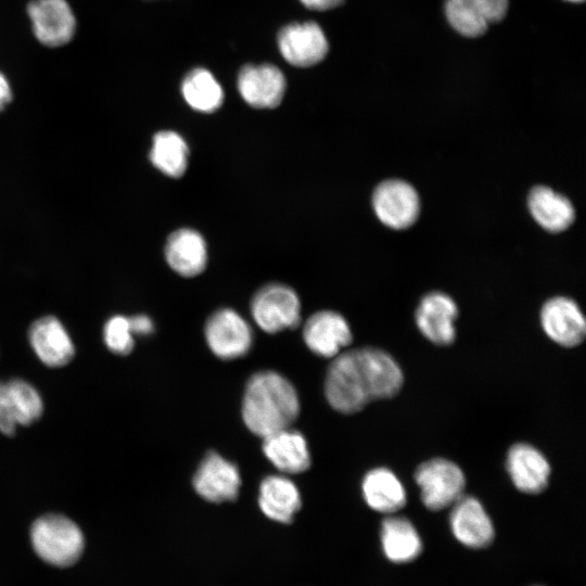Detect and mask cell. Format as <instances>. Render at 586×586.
<instances>
[{"label": "cell", "instance_id": "obj_1", "mask_svg": "<svg viewBox=\"0 0 586 586\" xmlns=\"http://www.w3.org/2000/svg\"><path fill=\"white\" fill-rule=\"evenodd\" d=\"M403 382L402 369L391 355L365 347L334 358L327 372L324 392L333 409L353 413L371 400L393 397Z\"/></svg>", "mask_w": 586, "mask_h": 586}, {"label": "cell", "instance_id": "obj_2", "mask_svg": "<svg viewBox=\"0 0 586 586\" xmlns=\"http://www.w3.org/2000/svg\"><path fill=\"white\" fill-rule=\"evenodd\" d=\"M300 412L296 390L283 375L273 371L253 374L242 403L245 425L263 438L290 425Z\"/></svg>", "mask_w": 586, "mask_h": 586}, {"label": "cell", "instance_id": "obj_3", "mask_svg": "<svg viewBox=\"0 0 586 586\" xmlns=\"http://www.w3.org/2000/svg\"><path fill=\"white\" fill-rule=\"evenodd\" d=\"M31 544L46 562L66 566L73 564L84 549V535L78 525L62 514H44L30 528Z\"/></svg>", "mask_w": 586, "mask_h": 586}, {"label": "cell", "instance_id": "obj_4", "mask_svg": "<svg viewBox=\"0 0 586 586\" xmlns=\"http://www.w3.org/2000/svg\"><path fill=\"white\" fill-rule=\"evenodd\" d=\"M415 481L421 491L422 502L434 511L454 505L462 496L466 485L461 469L444 458L421 463L415 472Z\"/></svg>", "mask_w": 586, "mask_h": 586}, {"label": "cell", "instance_id": "obj_5", "mask_svg": "<svg viewBox=\"0 0 586 586\" xmlns=\"http://www.w3.org/2000/svg\"><path fill=\"white\" fill-rule=\"evenodd\" d=\"M251 313L258 327L268 333L296 328L301 320L297 294L282 283H270L254 295Z\"/></svg>", "mask_w": 586, "mask_h": 586}, {"label": "cell", "instance_id": "obj_6", "mask_svg": "<svg viewBox=\"0 0 586 586\" xmlns=\"http://www.w3.org/2000/svg\"><path fill=\"white\" fill-rule=\"evenodd\" d=\"M372 207L379 220L395 230L412 226L420 214V199L407 181L388 179L373 191Z\"/></svg>", "mask_w": 586, "mask_h": 586}, {"label": "cell", "instance_id": "obj_7", "mask_svg": "<svg viewBox=\"0 0 586 586\" xmlns=\"http://www.w3.org/2000/svg\"><path fill=\"white\" fill-rule=\"evenodd\" d=\"M43 403L38 391L22 379L0 381V432L12 436L18 425L40 419Z\"/></svg>", "mask_w": 586, "mask_h": 586}, {"label": "cell", "instance_id": "obj_8", "mask_svg": "<svg viewBox=\"0 0 586 586\" xmlns=\"http://www.w3.org/2000/svg\"><path fill=\"white\" fill-rule=\"evenodd\" d=\"M204 333L208 347L221 359L242 357L252 346L253 334L250 324L230 308L215 311L207 319Z\"/></svg>", "mask_w": 586, "mask_h": 586}, {"label": "cell", "instance_id": "obj_9", "mask_svg": "<svg viewBox=\"0 0 586 586\" xmlns=\"http://www.w3.org/2000/svg\"><path fill=\"white\" fill-rule=\"evenodd\" d=\"M240 485L238 468L215 451L205 456L193 477L196 493L211 502L234 500Z\"/></svg>", "mask_w": 586, "mask_h": 586}, {"label": "cell", "instance_id": "obj_10", "mask_svg": "<svg viewBox=\"0 0 586 586\" xmlns=\"http://www.w3.org/2000/svg\"><path fill=\"white\" fill-rule=\"evenodd\" d=\"M27 12L41 43L58 47L67 43L74 36L76 21L65 0H31Z\"/></svg>", "mask_w": 586, "mask_h": 586}, {"label": "cell", "instance_id": "obj_11", "mask_svg": "<svg viewBox=\"0 0 586 586\" xmlns=\"http://www.w3.org/2000/svg\"><path fill=\"white\" fill-rule=\"evenodd\" d=\"M278 46L283 58L300 67L317 64L328 52L326 35L314 22L286 25L278 35Z\"/></svg>", "mask_w": 586, "mask_h": 586}, {"label": "cell", "instance_id": "obj_12", "mask_svg": "<svg viewBox=\"0 0 586 586\" xmlns=\"http://www.w3.org/2000/svg\"><path fill=\"white\" fill-rule=\"evenodd\" d=\"M540 322L549 339L564 347L581 344L586 334L582 310L573 300L565 296H555L544 304Z\"/></svg>", "mask_w": 586, "mask_h": 586}, {"label": "cell", "instance_id": "obj_13", "mask_svg": "<svg viewBox=\"0 0 586 586\" xmlns=\"http://www.w3.org/2000/svg\"><path fill=\"white\" fill-rule=\"evenodd\" d=\"M30 346L42 364L64 367L75 356L74 343L62 322L54 316L35 320L28 330Z\"/></svg>", "mask_w": 586, "mask_h": 586}, {"label": "cell", "instance_id": "obj_14", "mask_svg": "<svg viewBox=\"0 0 586 586\" xmlns=\"http://www.w3.org/2000/svg\"><path fill=\"white\" fill-rule=\"evenodd\" d=\"M457 316V305L449 295L432 292L422 297L416 310V323L424 337L445 346L455 341Z\"/></svg>", "mask_w": 586, "mask_h": 586}, {"label": "cell", "instance_id": "obj_15", "mask_svg": "<svg viewBox=\"0 0 586 586\" xmlns=\"http://www.w3.org/2000/svg\"><path fill=\"white\" fill-rule=\"evenodd\" d=\"M238 89L247 104L272 109L282 101L285 79L281 71L271 64L245 65L239 73Z\"/></svg>", "mask_w": 586, "mask_h": 586}, {"label": "cell", "instance_id": "obj_16", "mask_svg": "<svg viewBox=\"0 0 586 586\" xmlns=\"http://www.w3.org/2000/svg\"><path fill=\"white\" fill-rule=\"evenodd\" d=\"M303 337L307 347L321 357H334L352 342L351 328L336 311L321 310L305 322Z\"/></svg>", "mask_w": 586, "mask_h": 586}, {"label": "cell", "instance_id": "obj_17", "mask_svg": "<svg viewBox=\"0 0 586 586\" xmlns=\"http://www.w3.org/2000/svg\"><path fill=\"white\" fill-rule=\"evenodd\" d=\"M453 506L450 527L455 537L470 548L488 546L494 538V527L482 504L462 495Z\"/></svg>", "mask_w": 586, "mask_h": 586}, {"label": "cell", "instance_id": "obj_18", "mask_svg": "<svg viewBox=\"0 0 586 586\" xmlns=\"http://www.w3.org/2000/svg\"><path fill=\"white\" fill-rule=\"evenodd\" d=\"M507 471L519 491L538 494L548 485L550 466L538 449L532 445L519 443L509 449Z\"/></svg>", "mask_w": 586, "mask_h": 586}, {"label": "cell", "instance_id": "obj_19", "mask_svg": "<svg viewBox=\"0 0 586 586\" xmlns=\"http://www.w3.org/2000/svg\"><path fill=\"white\" fill-rule=\"evenodd\" d=\"M164 253L169 267L182 277H195L206 267V242L193 229L182 228L170 233Z\"/></svg>", "mask_w": 586, "mask_h": 586}, {"label": "cell", "instance_id": "obj_20", "mask_svg": "<svg viewBox=\"0 0 586 586\" xmlns=\"http://www.w3.org/2000/svg\"><path fill=\"white\" fill-rule=\"evenodd\" d=\"M263 451L281 472L301 473L310 466V455L305 437L290 428L264 437Z\"/></svg>", "mask_w": 586, "mask_h": 586}, {"label": "cell", "instance_id": "obj_21", "mask_svg": "<svg viewBox=\"0 0 586 586\" xmlns=\"http://www.w3.org/2000/svg\"><path fill=\"white\" fill-rule=\"evenodd\" d=\"M527 207L533 219L552 233L564 231L575 218L571 201L546 186H536L530 191Z\"/></svg>", "mask_w": 586, "mask_h": 586}, {"label": "cell", "instance_id": "obj_22", "mask_svg": "<svg viewBox=\"0 0 586 586\" xmlns=\"http://www.w3.org/2000/svg\"><path fill=\"white\" fill-rule=\"evenodd\" d=\"M258 504L269 519L290 523L301 508V495L295 484L288 477L270 475L259 485Z\"/></svg>", "mask_w": 586, "mask_h": 586}, {"label": "cell", "instance_id": "obj_23", "mask_svg": "<svg viewBox=\"0 0 586 586\" xmlns=\"http://www.w3.org/2000/svg\"><path fill=\"white\" fill-rule=\"evenodd\" d=\"M367 505L382 513H394L406 504V492L398 477L386 468L369 471L362 480Z\"/></svg>", "mask_w": 586, "mask_h": 586}, {"label": "cell", "instance_id": "obj_24", "mask_svg": "<svg viewBox=\"0 0 586 586\" xmlns=\"http://www.w3.org/2000/svg\"><path fill=\"white\" fill-rule=\"evenodd\" d=\"M381 542L385 556L397 563L413 560L422 550V543L416 527L403 517L384 519Z\"/></svg>", "mask_w": 586, "mask_h": 586}, {"label": "cell", "instance_id": "obj_25", "mask_svg": "<svg viewBox=\"0 0 586 586\" xmlns=\"http://www.w3.org/2000/svg\"><path fill=\"white\" fill-rule=\"evenodd\" d=\"M149 157L161 173L179 178L188 167L189 148L179 133L163 130L154 135Z\"/></svg>", "mask_w": 586, "mask_h": 586}, {"label": "cell", "instance_id": "obj_26", "mask_svg": "<svg viewBox=\"0 0 586 586\" xmlns=\"http://www.w3.org/2000/svg\"><path fill=\"white\" fill-rule=\"evenodd\" d=\"M181 92L186 102L203 113H212L220 107L224 91L207 69L194 68L183 79Z\"/></svg>", "mask_w": 586, "mask_h": 586}, {"label": "cell", "instance_id": "obj_27", "mask_svg": "<svg viewBox=\"0 0 586 586\" xmlns=\"http://www.w3.org/2000/svg\"><path fill=\"white\" fill-rule=\"evenodd\" d=\"M444 10L449 25L464 37H479L487 29L488 22L473 0H446Z\"/></svg>", "mask_w": 586, "mask_h": 586}, {"label": "cell", "instance_id": "obj_28", "mask_svg": "<svg viewBox=\"0 0 586 586\" xmlns=\"http://www.w3.org/2000/svg\"><path fill=\"white\" fill-rule=\"evenodd\" d=\"M104 343L112 353L126 356L133 349V333L129 318L115 315L111 317L103 328Z\"/></svg>", "mask_w": 586, "mask_h": 586}, {"label": "cell", "instance_id": "obj_29", "mask_svg": "<svg viewBox=\"0 0 586 586\" xmlns=\"http://www.w3.org/2000/svg\"><path fill=\"white\" fill-rule=\"evenodd\" d=\"M485 20L498 22L502 20L507 13L509 0H473Z\"/></svg>", "mask_w": 586, "mask_h": 586}, {"label": "cell", "instance_id": "obj_30", "mask_svg": "<svg viewBox=\"0 0 586 586\" xmlns=\"http://www.w3.org/2000/svg\"><path fill=\"white\" fill-rule=\"evenodd\" d=\"M129 323L133 334L148 335L154 330L153 321L145 315L130 317Z\"/></svg>", "mask_w": 586, "mask_h": 586}, {"label": "cell", "instance_id": "obj_31", "mask_svg": "<svg viewBox=\"0 0 586 586\" xmlns=\"http://www.w3.org/2000/svg\"><path fill=\"white\" fill-rule=\"evenodd\" d=\"M301 2L308 9L324 11L337 7L343 0H301Z\"/></svg>", "mask_w": 586, "mask_h": 586}, {"label": "cell", "instance_id": "obj_32", "mask_svg": "<svg viewBox=\"0 0 586 586\" xmlns=\"http://www.w3.org/2000/svg\"><path fill=\"white\" fill-rule=\"evenodd\" d=\"M12 100V91L10 85L2 73H0V112Z\"/></svg>", "mask_w": 586, "mask_h": 586}, {"label": "cell", "instance_id": "obj_33", "mask_svg": "<svg viewBox=\"0 0 586 586\" xmlns=\"http://www.w3.org/2000/svg\"><path fill=\"white\" fill-rule=\"evenodd\" d=\"M565 1H570V2H575V3H577V2H583L584 0H565Z\"/></svg>", "mask_w": 586, "mask_h": 586}]
</instances>
